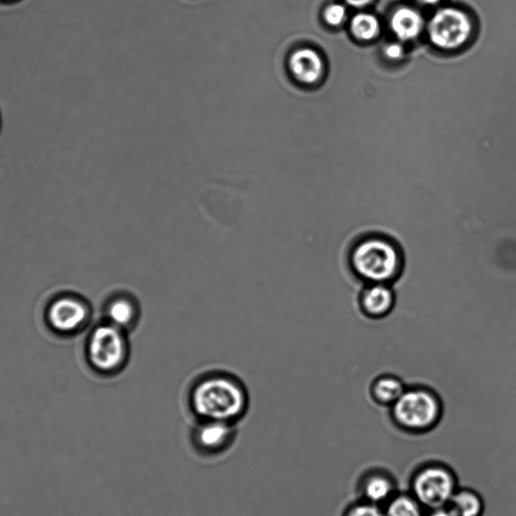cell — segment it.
<instances>
[{"label": "cell", "mask_w": 516, "mask_h": 516, "mask_svg": "<svg viewBox=\"0 0 516 516\" xmlns=\"http://www.w3.org/2000/svg\"><path fill=\"white\" fill-rule=\"evenodd\" d=\"M359 304L361 311L371 319L389 315L396 304V295L390 285L369 284L362 291Z\"/></svg>", "instance_id": "12"}, {"label": "cell", "mask_w": 516, "mask_h": 516, "mask_svg": "<svg viewBox=\"0 0 516 516\" xmlns=\"http://www.w3.org/2000/svg\"><path fill=\"white\" fill-rule=\"evenodd\" d=\"M288 69L295 81L302 85L316 84L323 75L324 62L313 49L300 48L288 59Z\"/></svg>", "instance_id": "11"}, {"label": "cell", "mask_w": 516, "mask_h": 516, "mask_svg": "<svg viewBox=\"0 0 516 516\" xmlns=\"http://www.w3.org/2000/svg\"><path fill=\"white\" fill-rule=\"evenodd\" d=\"M391 24L396 35L401 40L408 41L420 35L424 20L419 12L403 7L393 15Z\"/></svg>", "instance_id": "15"}, {"label": "cell", "mask_w": 516, "mask_h": 516, "mask_svg": "<svg viewBox=\"0 0 516 516\" xmlns=\"http://www.w3.org/2000/svg\"><path fill=\"white\" fill-rule=\"evenodd\" d=\"M88 315V307L84 303L65 297L53 303L49 310V321L54 329L68 333L84 325Z\"/></svg>", "instance_id": "10"}, {"label": "cell", "mask_w": 516, "mask_h": 516, "mask_svg": "<svg viewBox=\"0 0 516 516\" xmlns=\"http://www.w3.org/2000/svg\"><path fill=\"white\" fill-rule=\"evenodd\" d=\"M342 516H385L383 507L362 499L348 505Z\"/></svg>", "instance_id": "18"}, {"label": "cell", "mask_w": 516, "mask_h": 516, "mask_svg": "<svg viewBox=\"0 0 516 516\" xmlns=\"http://www.w3.org/2000/svg\"><path fill=\"white\" fill-rule=\"evenodd\" d=\"M385 516H425L427 509L411 492H398L383 506Z\"/></svg>", "instance_id": "16"}, {"label": "cell", "mask_w": 516, "mask_h": 516, "mask_svg": "<svg viewBox=\"0 0 516 516\" xmlns=\"http://www.w3.org/2000/svg\"><path fill=\"white\" fill-rule=\"evenodd\" d=\"M403 54V48L398 44L390 45L385 49V55L394 60L402 58Z\"/></svg>", "instance_id": "20"}, {"label": "cell", "mask_w": 516, "mask_h": 516, "mask_svg": "<svg viewBox=\"0 0 516 516\" xmlns=\"http://www.w3.org/2000/svg\"><path fill=\"white\" fill-rule=\"evenodd\" d=\"M88 355L91 365L103 374L122 371L131 357L128 333L107 322L98 326L90 336Z\"/></svg>", "instance_id": "5"}, {"label": "cell", "mask_w": 516, "mask_h": 516, "mask_svg": "<svg viewBox=\"0 0 516 516\" xmlns=\"http://www.w3.org/2000/svg\"><path fill=\"white\" fill-rule=\"evenodd\" d=\"M455 471L445 463L430 461L412 474L410 491L427 509L445 507L459 488Z\"/></svg>", "instance_id": "4"}, {"label": "cell", "mask_w": 516, "mask_h": 516, "mask_svg": "<svg viewBox=\"0 0 516 516\" xmlns=\"http://www.w3.org/2000/svg\"><path fill=\"white\" fill-rule=\"evenodd\" d=\"M349 263L356 277L367 285H391L403 272L404 255L395 240L380 234H370L353 245Z\"/></svg>", "instance_id": "2"}, {"label": "cell", "mask_w": 516, "mask_h": 516, "mask_svg": "<svg viewBox=\"0 0 516 516\" xmlns=\"http://www.w3.org/2000/svg\"><path fill=\"white\" fill-rule=\"evenodd\" d=\"M425 516H456L447 506L427 510Z\"/></svg>", "instance_id": "21"}, {"label": "cell", "mask_w": 516, "mask_h": 516, "mask_svg": "<svg viewBox=\"0 0 516 516\" xmlns=\"http://www.w3.org/2000/svg\"><path fill=\"white\" fill-rule=\"evenodd\" d=\"M0 127H2V118H0Z\"/></svg>", "instance_id": "24"}, {"label": "cell", "mask_w": 516, "mask_h": 516, "mask_svg": "<svg viewBox=\"0 0 516 516\" xmlns=\"http://www.w3.org/2000/svg\"><path fill=\"white\" fill-rule=\"evenodd\" d=\"M235 426L217 422H195L190 434L191 445L204 458L221 456L236 441Z\"/></svg>", "instance_id": "7"}, {"label": "cell", "mask_w": 516, "mask_h": 516, "mask_svg": "<svg viewBox=\"0 0 516 516\" xmlns=\"http://www.w3.org/2000/svg\"><path fill=\"white\" fill-rule=\"evenodd\" d=\"M391 417L401 431L423 435L433 431L441 422L443 404L439 396L427 387H412L391 408Z\"/></svg>", "instance_id": "3"}, {"label": "cell", "mask_w": 516, "mask_h": 516, "mask_svg": "<svg viewBox=\"0 0 516 516\" xmlns=\"http://www.w3.org/2000/svg\"><path fill=\"white\" fill-rule=\"evenodd\" d=\"M373 0H345V3L353 8H364L371 4Z\"/></svg>", "instance_id": "22"}, {"label": "cell", "mask_w": 516, "mask_h": 516, "mask_svg": "<svg viewBox=\"0 0 516 516\" xmlns=\"http://www.w3.org/2000/svg\"><path fill=\"white\" fill-rule=\"evenodd\" d=\"M186 402L195 422L236 425L248 412L249 394L235 374L209 370L190 383Z\"/></svg>", "instance_id": "1"}, {"label": "cell", "mask_w": 516, "mask_h": 516, "mask_svg": "<svg viewBox=\"0 0 516 516\" xmlns=\"http://www.w3.org/2000/svg\"><path fill=\"white\" fill-rule=\"evenodd\" d=\"M359 499L384 506L398 491L395 477L386 470L375 468L363 473L357 482Z\"/></svg>", "instance_id": "8"}, {"label": "cell", "mask_w": 516, "mask_h": 516, "mask_svg": "<svg viewBox=\"0 0 516 516\" xmlns=\"http://www.w3.org/2000/svg\"><path fill=\"white\" fill-rule=\"evenodd\" d=\"M346 16V8L341 4H331L324 11L326 23L333 27L341 25L345 21Z\"/></svg>", "instance_id": "19"}, {"label": "cell", "mask_w": 516, "mask_h": 516, "mask_svg": "<svg viewBox=\"0 0 516 516\" xmlns=\"http://www.w3.org/2000/svg\"><path fill=\"white\" fill-rule=\"evenodd\" d=\"M429 32L436 46L454 49L467 41L471 33V24L465 13L454 8H444L432 18Z\"/></svg>", "instance_id": "6"}, {"label": "cell", "mask_w": 516, "mask_h": 516, "mask_svg": "<svg viewBox=\"0 0 516 516\" xmlns=\"http://www.w3.org/2000/svg\"><path fill=\"white\" fill-rule=\"evenodd\" d=\"M351 29L357 38L361 40H371L375 38L379 32V23L374 16L361 13L352 19Z\"/></svg>", "instance_id": "17"}, {"label": "cell", "mask_w": 516, "mask_h": 516, "mask_svg": "<svg viewBox=\"0 0 516 516\" xmlns=\"http://www.w3.org/2000/svg\"><path fill=\"white\" fill-rule=\"evenodd\" d=\"M418 2L422 5L426 6H435L441 2V0H418Z\"/></svg>", "instance_id": "23"}, {"label": "cell", "mask_w": 516, "mask_h": 516, "mask_svg": "<svg viewBox=\"0 0 516 516\" xmlns=\"http://www.w3.org/2000/svg\"><path fill=\"white\" fill-rule=\"evenodd\" d=\"M107 323L129 333L135 330L142 319L140 301L132 294L114 296L106 306Z\"/></svg>", "instance_id": "9"}, {"label": "cell", "mask_w": 516, "mask_h": 516, "mask_svg": "<svg viewBox=\"0 0 516 516\" xmlns=\"http://www.w3.org/2000/svg\"><path fill=\"white\" fill-rule=\"evenodd\" d=\"M404 382L394 375H383L374 380L370 394L372 400L383 407L392 408L406 392Z\"/></svg>", "instance_id": "13"}, {"label": "cell", "mask_w": 516, "mask_h": 516, "mask_svg": "<svg viewBox=\"0 0 516 516\" xmlns=\"http://www.w3.org/2000/svg\"><path fill=\"white\" fill-rule=\"evenodd\" d=\"M447 507L456 516H482L485 503L477 491L459 487Z\"/></svg>", "instance_id": "14"}]
</instances>
